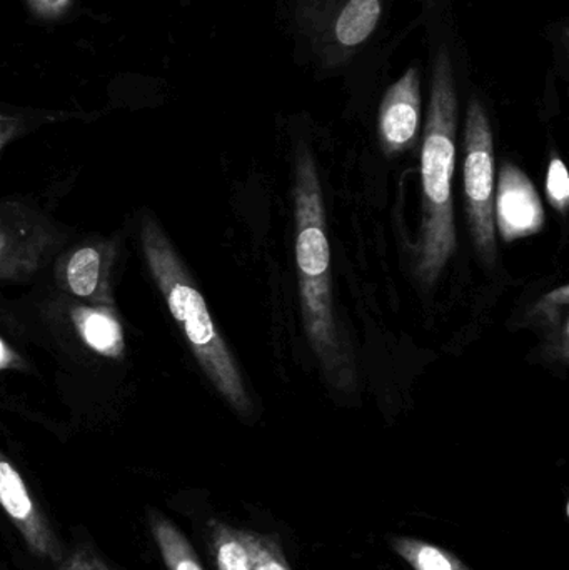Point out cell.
Listing matches in <instances>:
<instances>
[{
    "mask_svg": "<svg viewBox=\"0 0 569 570\" xmlns=\"http://www.w3.org/2000/svg\"><path fill=\"white\" fill-rule=\"evenodd\" d=\"M458 94L453 63L440 49L433 66L430 107L424 127L421 179L423 224L418 247V276L426 285L440 279L457 250L453 210V176L457 166Z\"/></svg>",
    "mask_w": 569,
    "mask_h": 570,
    "instance_id": "obj_1",
    "label": "cell"
},
{
    "mask_svg": "<svg viewBox=\"0 0 569 570\" xmlns=\"http://www.w3.org/2000/svg\"><path fill=\"white\" fill-rule=\"evenodd\" d=\"M139 237L150 277L179 324L190 352L224 401L247 417L253 412V401L236 358L217 331L204 295L153 214H144L140 219Z\"/></svg>",
    "mask_w": 569,
    "mask_h": 570,
    "instance_id": "obj_2",
    "label": "cell"
},
{
    "mask_svg": "<svg viewBox=\"0 0 569 570\" xmlns=\"http://www.w3.org/2000/svg\"><path fill=\"white\" fill-rule=\"evenodd\" d=\"M296 217V264L300 276L304 327L317 357L330 374L344 384L347 368L334 318L331 285V246L327 239L326 207L316 163L306 147L300 150L294 179Z\"/></svg>",
    "mask_w": 569,
    "mask_h": 570,
    "instance_id": "obj_3",
    "label": "cell"
},
{
    "mask_svg": "<svg viewBox=\"0 0 569 570\" xmlns=\"http://www.w3.org/2000/svg\"><path fill=\"white\" fill-rule=\"evenodd\" d=\"M384 0H297V29L317 59L340 67L353 59L376 32Z\"/></svg>",
    "mask_w": 569,
    "mask_h": 570,
    "instance_id": "obj_4",
    "label": "cell"
},
{
    "mask_svg": "<svg viewBox=\"0 0 569 570\" xmlns=\"http://www.w3.org/2000/svg\"><path fill=\"white\" fill-rule=\"evenodd\" d=\"M464 193L474 247L487 263L497 257L494 229V142L483 104L473 97L464 130Z\"/></svg>",
    "mask_w": 569,
    "mask_h": 570,
    "instance_id": "obj_5",
    "label": "cell"
},
{
    "mask_svg": "<svg viewBox=\"0 0 569 570\" xmlns=\"http://www.w3.org/2000/svg\"><path fill=\"white\" fill-rule=\"evenodd\" d=\"M67 236L33 207L16 200L0 203V281L36 276Z\"/></svg>",
    "mask_w": 569,
    "mask_h": 570,
    "instance_id": "obj_6",
    "label": "cell"
},
{
    "mask_svg": "<svg viewBox=\"0 0 569 570\" xmlns=\"http://www.w3.org/2000/svg\"><path fill=\"white\" fill-rule=\"evenodd\" d=\"M117 247L110 240H90L63 254L56 266V284L70 297L89 305L114 307L112 271Z\"/></svg>",
    "mask_w": 569,
    "mask_h": 570,
    "instance_id": "obj_7",
    "label": "cell"
},
{
    "mask_svg": "<svg viewBox=\"0 0 569 570\" xmlns=\"http://www.w3.org/2000/svg\"><path fill=\"white\" fill-rule=\"evenodd\" d=\"M0 508L40 561L59 566L62 546L12 462L0 451Z\"/></svg>",
    "mask_w": 569,
    "mask_h": 570,
    "instance_id": "obj_8",
    "label": "cell"
},
{
    "mask_svg": "<svg viewBox=\"0 0 569 570\" xmlns=\"http://www.w3.org/2000/svg\"><path fill=\"white\" fill-rule=\"evenodd\" d=\"M494 229L504 243L534 236L545 227L543 203L530 177L513 164H504L494 189Z\"/></svg>",
    "mask_w": 569,
    "mask_h": 570,
    "instance_id": "obj_9",
    "label": "cell"
},
{
    "mask_svg": "<svg viewBox=\"0 0 569 570\" xmlns=\"http://www.w3.org/2000/svg\"><path fill=\"white\" fill-rule=\"evenodd\" d=\"M421 126V76L418 67L408 69L387 89L380 107L381 146L386 154H400L413 147Z\"/></svg>",
    "mask_w": 569,
    "mask_h": 570,
    "instance_id": "obj_10",
    "label": "cell"
},
{
    "mask_svg": "<svg viewBox=\"0 0 569 570\" xmlns=\"http://www.w3.org/2000/svg\"><path fill=\"white\" fill-rule=\"evenodd\" d=\"M70 318L77 334L90 351L102 357H122L126 341H124L122 325L114 307L77 305L70 312Z\"/></svg>",
    "mask_w": 569,
    "mask_h": 570,
    "instance_id": "obj_11",
    "label": "cell"
},
{
    "mask_svg": "<svg viewBox=\"0 0 569 570\" xmlns=\"http://www.w3.org/2000/svg\"><path fill=\"white\" fill-rule=\"evenodd\" d=\"M149 524L167 570H204L193 546L176 524L156 512L150 514Z\"/></svg>",
    "mask_w": 569,
    "mask_h": 570,
    "instance_id": "obj_12",
    "label": "cell"
},
{
    "mask_svg": "<svg viewBox=\"0 0 569 570\" xmlns=\"http://www.w3.org/2000/svg\"><path fill=\"white\" fill-rule=\"evenodd\" d=\"M209 532L210 552L217 570H253V556L246 531L213 521Z\"/></svg>",
    "mask_w": 569,
    "mask_h": 570,
    "instance_id": "obj_13",
    "label": "cell"
},
{
    "mask_svg": "<svg viewBox=\"0 0 569 570\" xmlns=\"http://www.w3.org/2000/svg\"><path fill=\"white\" fill-rule=\"evenodd\" d=\"M393 549L414 570H473L453 552L418 539H394Z\"/></svg>",
    "mask_w": 569,
    "mask_h": 570,
    "instance_id": "obj_14",
    "label": "cell"
},
{
    "mask_svg": "<svg viewBox=\"0 0 569 570\" xmlns=\"http://www.w3.org/2000/svg\"><path fill=\"white\" fill-rule=\"evenodd\" d=\"M246 532L253 556V570H291L277 538Z\"/></svg>",
    "mask_w": 569,
    "mask_h": 570,
    "instance_id": "obj_15",
    "label": "cell"
},
{
    "mask_svg": "<svg viewBox=\"0 0 569 570\" xmlns=\"http://www.w3.org/2000/svg\"><path fill=\"white\" fill-rule=\"evenodd\" d=\"M547 196L551 206L558 213L565 214L568 209L569 200V177L567 166L558 156H553L548 166L547 174Z\"/></svg>",
    "mask_w": 569,
    "mask_h": 570,
    "instance_id": "obj_16",
    "label": "cell"
},
{
    "mask_svg": "<svg viewBox=\"0 0 569 570\" xmlns=\"http://www.w3.org/2000/svg\"><path fill=\"white\" fill-rule=\"evenodd\" d=\"M59 570H110L106 562L87 546L73 549L69 558L60 562Z\"/></svg>",
    "mask_w": 569,
    "mask_h": 570,
    "instance_id": "obj_17",
    "label": "cell"
},
{
    "mask_svg": "<svg viewBox=\"0 0 569 570\" xmlns=\"http://www.w3.org/2000/svg\"><path fill=\"white\" fill-rule=\"evenodd\" d=\"M20 132H22V120L19 117H0V153Z\"/></svg>",
    "mask_w": 569,
    "mask_h": 570,
    "instance_id": "obj_18",
    "label": "cell"
},
{
    "mask_svg": "<svg viewBox=\"0 0 569 570\" xmlns=\"http://www.w3.org/2000/svg\"><path fill=\"white\" fill-rule=\"evenodd\" d=\"M20 365H22V358L7 345L6 341L0 338V371L20 367Z\"/></svg>",
    "mask_w": 569,
    "mask_h": 570,
    "instance_id": "obj_19",
    "label": "cell"
},
{
    "mask_svg": "<svg viewBox=\"0 0 569 570\" xmlns=\"http://www.w3.org/2000/svg\"><path fill=\"white\" fill-rule=\"evenodd\" d=\"M40 7L43 9H57V7L62 6L66 0H36Z\"/></svg>",
    "mask_w": 569,
    "mask_h": 570,
    "instance_id": "obj_20",
    "label": "cell"
}]
</instances>
